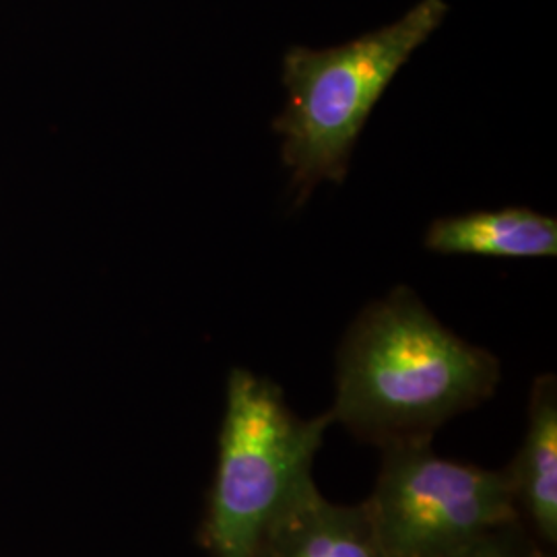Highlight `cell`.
<instances>
[{
  "instance_id": "cell-7",
  "label": "cell",
  "mask_w": 557,
  "mask_h": 557,
  "mask_svg": "<svg viewBox=\"0 0 557 557\" xmlns=\"http://www.w3.org/2000/svg\"><path fill=\"white\" fill-rule=\"evenodd\" d=\"M423 244L444 257L554 259L557 221L529 207L475 211L432 221Z\"/></svg>"
},
{
  "instance_id": "cell-2",
  "label": "cell",
  "mask_w": 557,
  "mask_h": 557,
  "mask_svg": "<svg viewBox=\"0 0 557 557\" xmlns=\"http://www.w3.org/2000/svg\"><path fill=\"white\" fill-rule=\"evenodd\" d=\"M444 0H421L400 20L335 48H292L283 59L285 106L273 131L296 205L322 182L341 184L359 135L391 81L440 27Z\"/></svg>"
},
{
  "instance_id": "cell-4",
  "label": "cell",
  "mask_w": 557,
  "mask_h": 557,
  "mask_svg": "<svg viewBox=\"0 0 557 557\" xmlns=\"http://www.w3.org/2000/svg\"><path fill=\"white\" fill-rule=\"evenodd\" d=\"M386 557H446L520 520L506 469L442 457L430 442L382 450L363 502Z\"/></svg>"
},
{
  "instance_id": "cell-1",
  "label": "cell",
  "mask_w": 557,
  "mask_h": 557,
  "mask_svg": "<svg viewBox=\"0 0 557 557\" xmlns=\"http://www.w3.org/2000/svg\"><path fill=\"white\" fill-rule=\"evenodd\" d=\"M499 359L444 326L418 294L395 287L351 322L337 351L333 423L380 450L430 442L494 397Z\"/></svg>"
},
{
  "instance_id": "cell-3",
  "label": "cell",
  "mask_w": 557,
  "mask_h": 557,
  "mask_svg": "<svg viewBox=\"0 0 557 557\" xmlns=\"http://www.w3.org/2000/svg\"><path fill=\"white\" fill-rule=\"evenodd\" d=\"M333 425L299 418L281 386L234 368L225 386L218 460L197 541L209 557H255L278 515L314 483V460Z\"/></svg>"
},
{
  "instance_id": "cell-6",
  "label": "cell",
  "mask_w": 557,
  "mask_h": 557,
  "mask_svg": "<svg viewBox=\"0 0 557 557\" xmlns=\"http://www.w3.org/2000/svg\"><path fill=\"white\" fill-rule=\"evenodd\" d=\"M518 518L547 549L557 545V380L541 374L531 386L527 430L506 467Z\"/></svg>"
},
{
  "instance_id": "cell-5",
  "label": "cell",
  "mask_w": 557,
  "mask_h": 557,
  "mask_svg": "<svg viewBox=\"0 0 557 557\" xmlns=\"http://www.w3.org/2000/svg\"><path fill=\"white\" fill-rule=\"evenodd\" d=\"M255 557H386L361 504H335L310 483L262 537Z\"/></svg>"
},
{
  "instance_id": "cell-8",
  "label": "cell",
  "mask_w": 557,
  "mask_h": 557,
  "mask_svg": "<svg viewBox=\"0 0 557 557\" xmlns=\"http://www.w3.org/2000/svg\"><path fill=\"white\" fill-rule=\"evenodd\" d=\"M446 557H556L533 537L527 527L515 520L498 527L471 545Z\"/></svg>"
}]
</instances>
